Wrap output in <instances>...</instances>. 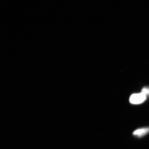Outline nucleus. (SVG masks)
Segmentation results:
<instances>
[{
	"label": "nucleus",
	"mask_w": 149,
	"mask_h": 149,
	"mask_svg": "<svg viewBox=\"0 0 149 149\" xmlns=\"http://www.w3.org/2000/svg\"><path fill=\"white\" fill-rule=\"evenodd\" d=\"M149 133V127H145L137 129L133 132V135L139 138L146 136Z\"/></svg>",
	"instance_id": "2"
},
{
	"label": "nucleus",
	"mask_w": 149,
	"mask_h": 149,
	"mask_svg": "<svg viewBox=\"0 0 149 149\" xmlns=\"http://www.w3.org/2000/svg\"><path fill=\"white\" fill-rule=\"evenodd\" d=\"M146 95L142 93L134 94L130 96L129 100L130 103L133 104H139L143 102L146 99Z\"/></svg>",
	"instance_id": "1"
},
{
	"label": "nucleus",
	"mask_w": 149,
	"mask_h": 149,
	"mask_svg": "<svg viewBox=\"0 0 149 149\" xmlns=\"http://www.w3.org/2000/svg\"><path fill=\"white\" fill-rule=\"evenodd\" d=\"M142 93H143L146 95H149V88H144L142 89Z\"/></svg>",
	"instance_id": "3"
}]
</instances>
